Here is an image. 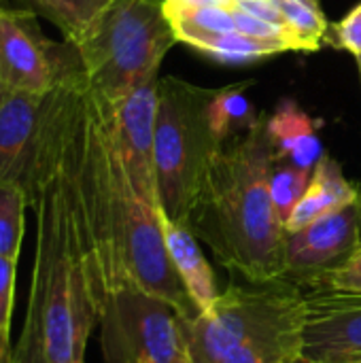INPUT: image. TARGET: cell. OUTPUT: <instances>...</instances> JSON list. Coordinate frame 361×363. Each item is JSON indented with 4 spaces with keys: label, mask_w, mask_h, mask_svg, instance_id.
Here are the masks:
<instances>
[{
    "label": "cell",
    "mask_w": 361,
    "mask_h": 363,
    "mask_svg": "<svg viewBox=\"0 0 361 363\" xmlns=\"http://www.w3.org/2000/svg\"><path fill=\"white\" fill-rule=\"evenodd\" d=\"M323 43H328L334 49L349 51L355 57H361V2L340 21L330 23Z\"/></svg>",
    "instance_id": "25"
},
{
    "label": "cell",
    "mask_w": 361,
    "mask_h": 363,
    "mask_svg": "<svg viewBox=\"0 0 361 363\" xmlns=\"http://www.w3.org/2000/svg\"><path fill=\"white\" fill-rule=\"evenodd\" d=\"M357 251H361V194L311 225L285 234L283 279L302 289H317L332 270Z\"/></svg>",
    "instance_id": "11"
},
{
    "label": "cell",
    "mask_w": 361,
    "mask_h": 363,
    "mask_svg": "<svg viewBox=\"0 0 361 363\" xmlns=\"http://www.w3.org/2000/svg\"><path fill=\"white\" fill-rule=\"evenodd\" d=\"M274 151L266 115L228 140L213 160L191 206L187 228L215 259L247 283L285 277V223L270 194Z\"/></svg>",
    "instance_id": "2"
},
{
    "label": "cell",
    "mask_w": 361,
    "mask_h": 363,
    "mask_svg": "<svg viewBox=\"0 0 361 363\" xmlns=\"http://www.w3.org/2000/svg\"><path fill=\"white\" fill-rule=\"evenodd\" d=\"M4 91H6V89H4V85L0 83V100H2V96H4Z\"/></svg>",
    "instance_id": "30"
},
{
    "label": "cell",
    "mask_w": 361,
    "mask_h": 363,
    "mask_svg": "<svg viewBox=\"0 0 361 363\" xmlns=\"http://www.w3.org/2000/svg\"><path fill=\"white\" fill-rule=\"evenodd\" d=\"M177 43L164 0H109L74 47L91 91L115 102L157 79L164 55Z\"/></svg>",
    "instance_id": "5"
},
{
    "label": "cell",
    "mask_w": 361,
    "mask_h": 363,
    "mask_svg": "<svg viewBox=\"0 0 361 363\" xmlns=\"http://www.w3.org/2000/svg\"><path fill=\"white\" fill-rule=\"evenodd\" d=\"M28 196L19 185H0V257L17 259L23 238V213Z\"/></svg>",
    "instance_id": "21"
},
{
    "label": "cell",
    "mask_w": 361,
    "mask_h": 363,
    "mask_svg": "<svg viewBox=\"0 0 361 363\" xmlns=\"http://www.w3.org/2000/svg\"><path fill=\"white\" fill-rule=\"evenodd\" d=\"M66 108L51 170L40 187L36 211V255L28 304L36 308L43 332L45 357L49 363H85V349L94 328L100 323L102 294L96 283L85 238L81 234L62 168V143Z\"/></svg>",
    "instance_id": "3"
},
{
    "label": "cell",
    "mask_w": 361,
    "mask_h": 363,
    "mask_svg": "<svg viewBox=\"0 0 361 363\" xmlns=\"http://www.w3.org/2000/svg\"><path fill=\"white\" fill-rule=\"evenodd\" d=\"M194 49L204 53V55H209V57L226 62V64H245V62H251V60L285 53L277 45L251 38V36L240 34L236 30L234 32H226V34H217V36H211V38H204Z\"/></svg>",
    "instance_id": "20"
},
{
    "label": "cell",
    "mask_w": 361,
    "mask_h": 363,
    "mask_svg": "<svg viewBox=\"0 0 361 363\" xmlns=\"http://www.w3.org/2000/svg\"><path fill=\"white\" fill-rule=\"evenodd\" d=\"M266 130L274 160L279 162H289L294 166L313 170L323 155L317 128L311 115L302 111L296 100L281 102L279 108L266 117Z\"/></svg>",
    "instance_id": "15"
},
{
    "label": "cell",
    "mask_w": 361,
    "mask_h": 363,
    "mask_svg": "<svg viewBox=\"0 0 361 363\" xmlns=\"http://www.w3.org/2000/svg\"><path fill=\"white\" fill-rule=\"evenodd\" d=\"M13 363H49L45 357L40 319L34 306L28 304L23 330L13 347Z\"/></svg>",
    "instance_id": "24"
},
{
    "label": "cell",
    "mask_w": 361,
    "mask_h": 363,
    "mask_svg": "<svg viewBox=\"0 0 361 363\" xmlns=\"http://www.w3.org/2000/svg\"><path fill=\"white\" fill-rule=\"evenodd\" d=\"M19 9L51 21L70 45H79L109 0H15Z\"/></svg>",
    "instance_id": "16"
},
{
    "label": "cell",
    "mask_w": 361,
    "mask_h": 363,
    "mask_svg": "<svg viewBox=\"0 0 361 363\" xmlns=\"http://www.w3.org/2000/svg\"><path fill=\"white\" fill-rule=\"evenodd\" d=\"M285 26L291 30L298 51H317L330 28L319 0H274Z\"/></svg>",
    "instance_id": "19"
},
{
    "label": "cell",
    "mask_w": 361,
    "mask_h": 363,
    "mask_svg": "<svg viewBox=\"0 0 361 363\" xmlns=\"http://www.w3.org/2000/svg\"><path fill=\"white\" fill-rule=\"evenodd\" d=\"M302 355L317 363L361 357V296L304 289Z\"/></svg>",
    "instance_id": "12"
},
{
    "label": "cell",
    "mask_w": 361,
    "mask_h": 363,
    "mask_svg": "<svg viewBox=\"0 0 361 363\" xmlns=\"http://www.w3.org/2000/svg\"><path fill=\"white\" fill-rule=\"evenodd\" d=\"M360 194V185L351 183L343 174L340 164L332 155L323 153L313 168L311 183H309L304 196L300 198V202L291 211L289 219L285 221V232H298V230L311 225L313 221L321 219L323 215L353 202Z\"/></svg>",
    "instance_id": "14"
},
{
    "label": "cell",
    "mask_w": 361,
    "mask_h": 363,
    "mask_svg": "<svg viewBox=\"0 0 361 363\" xmlns=\"http://www.w3.org/2000/svg\"><path fill=\"white\" fill-rule=\"evenodd\" d=\"M94 100L132 185L149 204L160 206L155 183V121L160 102V77L147 81L115 102L102 100L96 94Z\"/></svg>",
    "instance_id": "10"
},
{
    "label": "cell",
    "mask_w": 361,
    "mask_h": 363,
    "mask_svg": "<svg viewBox=\"0 0 361 363\" xmlns=\"http://www.w3.org/2000/svg\"><path fill=\"white\" fill-rule=\"evenodd\" d=\"M311 174H313V170L294 166L289 162H279V160L272 162L270 194H272V202H274L277 213L283 219V223L289 219L291 211L304 196V191L311 183Z\"/></svg>",
    "instance_id": "22"
},
{
    "label": "cell",
    "mask_w": 361,
    "mask_h": 363,
    "mask_svg": "<svg viewBox=\"0 0 361 363\" xmlns=\"http://www.w3.org/2000/svg\"><path fill=\"white\" fill-rule=\"evenodd\" d=\"M168 19L172 23V30L179 38V43H187L189 47H196L200 40L234 32V13L226 6H202V9H187L168 13Z\"/></svg>",
    "instance_id": "18"
},
{
    "label": "cell",
    "mask_w": 361,
    "mask_h": 363,
    "mask_svg": "<svg viewBox=\"0 0 361 363\" xmlns=\"http://www.w3.org/2000/svg\"><path fill=\"white\" fill-rule=\"evenodd\" d=\"M215 94L217 89L179 77L160 79L155 121L157 202L170 219L183 225H187L213 160L226 145L211 123Z\"/></svg>",
    "instance_id": "6"
},
{
    "label": "cell",
    "mask_w": 361,
    "mask_h": 363,
    "mask_svg": "<svg viewBox=\"0 0 361 363\" xmlns=\"http://www.w3.org/2000/svg\"><path fill=\"white\" fill-rule=\"evenodd\" d=\"M249 85L251 81L219 87L211 102V123L215 132L223 138V143L245 134L260 117V113H255L251 100L247 98Z\"/></svg>",
    "instance_id": "17"
},
{
    "label": "cell",
    "mask_w": 361,
    "mask_h": 363,
    "mask_svg": "<svg viewBox=\"0 0 361 363\" xmlns=\"http://www.w3.org/2000/svg\"><path fill=\"white\" fill-rule=\"evenodd\" d=\"M202 6H226L232 9V0H164L166 15L177 13V11H187V9H202Z\"/></svg>",
    "instance_id": "27"
},
{
    "label": "cell",
    "mask_w": 361,
    "mask_h": 363,
    "mask_svg": "<svg viewBox=\"0 0 361 363\" xmlns=\"http://www.w3.org/2000/svg\"><path fill=\"white\" fill-rule=\"evenodd\" d=\"M334 363H361V357H355V359H345V362H334Z\"/></svg>",
    "instance_id": "29"
},
{
    "label": "cell",
    "mask_w": 361,
    "mask_h": 363,
    "mask_svg": "<svg viewBox=\"0 0 361 363\" xmlns=\"http://www.w3.org/2000/svg\"><path fill=\"white\" fill-rule=\"evenodd\" d=\"M304 289L285 279L230 283L196 317H181L189 363H291L302 355Z\"/></svg>",
    "instance_id": "4"
},
{
    "label": "cell",
    "mask_w": 361,
    "mask_h": 363,
    "mask_svg": "<svg viewBox=\"0 0 361 363\" xmlns=\"http://www.w3.org/2000/svg\"><path fill=\"white\" fill-rule=\"evenodd\" d=\"M157 219L162 225V234H164V245L168 251V257L172 262L174 272L179 274L185 291L189 294L191 302L196 304V308L200 313H206L219 298V289H217V279L215 272L211 268V264L206 262L196 234L170 219L160 206H157Z\"/></svg>",
    "instance_id": "13"
},
{
    "label": "cell",
    "mask_w": 361,
    "mask_h": 363,
    "mask_svg": "<svg viewBox=\"0 0 361 363\" xmlns=\"http://www.w3.org/2000/svg\"><path fill=\"white\" fill-rule=\"evenodd\" d=\"M357 68H360V79H361V57H357Z\"/></svg>",
    "instance_id": "31"
},
{
    "label": "cell",
    "mask_w": 361,
    "mask_h": 363,
    "mask_svg": "<svg viewBox=\"0 0 361 363\" xmlns=\"http://www.w3.org/2000/svg\"><path fill=\"white\" fill-rule=\"evenodd\" d=\"M98 325L104 363L187 362L179 311L136 285L104 296Z\"/></svg>",
    "instance_id": "8"
},
{
    "label": "cell",
    "mask_w": 361,
    "mask_h": 363,
    "mask_svg": "<svg viewBox=\"0 0 361 363\" xmlns=\"http://www.w3.org/2000/svg\"><path fill=\"white\" fill-rule=\"evenodd\" d=\"M15 268L17 259L0 257V363H13L11 313L15 294Z\"/></svg>",
    "instance_id": "23"
},
{
    "label": "cell",
    "mask_w": 361,
    "mask_h": 363,
    "mask_svg": "<svg viewBox=\"0 0 361 363\" xmlns=\"http://www.w3.org/2000/svg\"><path fill=\"white\" fill-rule=\"evenodd\" d=\"M185 363H189V359H187V362H185Z\"/></svg>",
    "instance_id": "32"
},
{
    "label": "cell",
    "mask_w": 361,
    "mask_h": 363,
    "mask_svg": "<svg viewBox=\"0 0 361 363\" xmlns=\"http://www.w3.org/2000/svg\"><path fill=\"white\" fill-rule=\"evenodd\" d=\"M291 363H317V362H313V359H309V357H304V355H298V357H296Z\"/></svg>",
    "instance_id": "28"
},
{
    "label": "cell",
    "mask_w": 361,
    "mask_h": 363,
    "mask_svg": "<svg viewBox=\"0 0 361 363\" xmlns=\"http://www.w3.org/2000/svg\"><path fill=\"white\" fill-rule=\"evenodd\" d=\"M317 289H334L343 294L361 296V251H357L349 262H345L340 268L332 270Z\"/></svg>",
    "instance_id": "26"
},
{
    "label": "cell",
    "mask_w": 361,
    "mask_h": 363,
    "mask_svg": "<svg viewBox=\"0 0 361 363\" xmlns=\"http://www.w3.org/2000/svg\"><path fill=\"white\" fill-rule=\"evenodd\" d=\"M38 15L19 6L0 4V83L6 91H51L74 45H57L40 32Z\"/></svg>",
    "instance_id": "9"
},
{
    "label": "cell",
    "mask_w": 361,
    "mask_h": 363,
    "mask_svg": "<svg viewBox=\"0 0 361 363\" xmlns=\"http://www.w3.org/2000/svg\"><path fill=\"white\" fill-rule=\"evenodd\" d=\"M68 72L70 66L64 68L57 85L47 94L4 91L0 100V185H19L32 208L55 157Z\"/></svg>",
    "instance_id": "7"
},
{
    "label": "cell",
    "mask_w": 361,
    "mask_h": 363,
    "mask_svg": "<svg viewBox=\"0 0 361 363\" xmlns=\"http://www.w3.org/2000/svg\"><path fill=\"white\" fill-rule=\"evenodd\" d=\"M62 168L102 300L115 287L136 285L181 317L200 315L168 257L157 206L136 191L113 147L83 64L70 83Z\"/></svg>",
    "instance_id": "1"
}]
</instances>
